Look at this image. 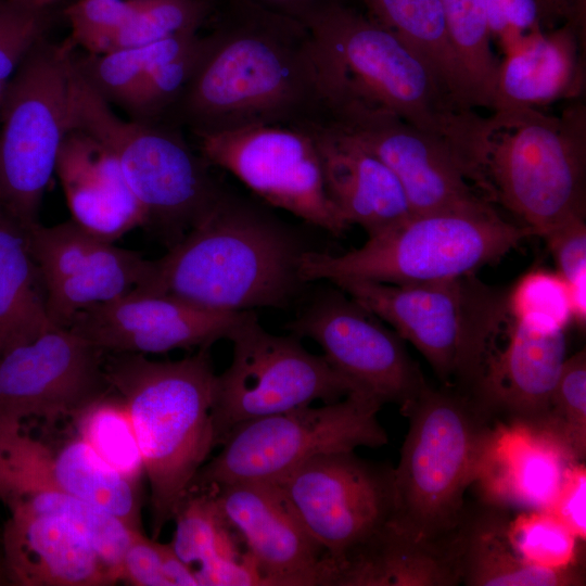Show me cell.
Wrapping results in <instances>:
<instances>
[{"label":"cell","mask_w":586,"mask_h":586,"mask_svg":"<svg viewBox=\"0 0 586 586\" xmlns=\"http://www.w3.org/2000/svg\"><path fill=\"white\" fill-rule=\"evenodd\" d=\"M68 125L94 137L114 155L146 225L160 230L169 246L198 222L225 187L181 128L118 117L79 72L73 55Z\"/></svg>","instance_id":"8"},{"label":"cell","mask_w":586,"mask_h":586,"mask_svg":"<svg viewBox=\"0 0 586 586\" xmlns=\"http://www.w3.org/2000/svg\"><path fill=\"white\" fill-rule=\"evenodd\" d=\"M195 138L212 167L232 174L265 204L335 237L348 229L328 193L317 146L306 129L259 125Z\"/></svg>","instance_id":"13"},{"label":"cell","mask_w":586,"mask_h":586,"mask_svg":"<svg viewBox=\"0 0 586 586\" xmlns=\"http://www.w3.org/2000/svg\"><path fill=\"white\" fill-rule=\"evenodd\" d=\"M383 405L354 392L320 407L310 405L234 426L219 453L205 462L190 491L244 481H277L305 461L388 441L377 415Z\"/></svg>","instance_id":"11"},{"label":"cell","mask_w":586,"mask_h":586,"mask_svg":"<svg viewBox=\"0 0 586 586\" xmlns=\"http://www.w3.org/2000/svg\"><path fill=\"white\" fill-rule=\"evenodd\" d=\"M247 311L211 309L170 295L131 291L81 310L68 328L105 353L157 354L228 340Z\"/></svg>","instance_id":"21"},{"label":"cell","mask_w":586,"mask_h":586,"mask_svg":"<svg viewBox=\"0 0 586 586\" xmlns=\"http://www.w3.org/2000/svg\"><path fill=\"white\" fill-rule=\"evenodd\" d=\"M228 340L232 342V358L229 367L216 374L212 406L216 447L243 422L315 400L334 403L361 392L323 355L309 353L300 337L265 330L253 310Z\"/></svg>","instance_id":"12"},{"label":"cell","mask_w":586,"mask_h":586,"mask_svg":"<svg viewBox=\"0 0 586 586\" xmlns=\"http://www.w3.org/2000/svg\"><path fill=\"white\" fill-rule=\"evenodd\" d=\"M297 235L266 206L224 187L133 291L226 311L286 307L306 284Z\"/></svg>","instance_id":"2"},{"label":"cell","mask_w":586,"mask_h":586,"mask_svg":"<svg viewBox=\"0 0 586 586\" xmlns=\"http://www.w3.org/2000/svg\"><path fill=\"white\" fill-rule=\"evenodd\" d=\"M508 343L489 357L474 393L495 420L539 426L566 359L565 330L543 331L510 319Z\"/></svg>","instance_id":"23"},{"label":"cell","mask_w":586,"mask_h":586,"mask_svg":"<svg viewBox=\"0 0 586 586\" xmlns=\"http://www.w3.org/2000/svg\"><path fill=\"white\" fill-rule=\"evenodd\" d=\"M309 28L329 104L355 102L392 112L446 140L468 173L482 117L458 107L424 60L355 5L333 9Z\"/></svg>","instance_id":"3"},{"label":"cell","mask_w":586,"mask_h":586,"mask_svg":"<svg viewBox=\"0 0 586 586\" xmlns=\"http://www.w3.org/2000/svg\"><path fill=\"white\" fill-rule=\"evenodd\" d=\"M214 8L215 0H142L135 16L106 41L100 54L199 31Z\"/></svg>","instance_id":"38"},{"label":"cell","mask_w":586,"mask_h":586,"mask_svg":"<svg viewBox=\"0 0 586 586\" xmlns=\"http://www.w3.org/2000/svg\"><path fill=\"white\" fill-rule=\"evenodd\" d=\"M509 510L482 504L466 505L460 523L462 537L461 584L467 586H582L585 571L546 570L530 565L510 546L506 528Z\"/></svg>","instance_id":"29"},{"label":"cell","mask_w":586,"mask_h":586,"mask_svg":"<svg viewBox=\"0 0 586 586\" xmlns=\"http://www.w3.org/2000/svg\"><path fill=\"white\" fill-rule=\"evenodd\" d=\"M537 428L551 434L582 462L586 456V354L566 357L548 412Z\"/></svg>","instance_id":"40"},{"label":"cell","mask_w":586,"mask_h":586,"mask_svg":"<svg viewBox=\"0 0 586 586\" xmlns=\"http://www.w3.org/2000/svg\"><path fill=\"white\" fill-rule=\"evenodd\" d=\"M207 489L214 492L224 518L244 542L263 585L330 586L324 548L277 483L244 481Z\"/></svg>","instance_id":"19"},{"label":"cell","mask_w":586,"mask_h":586,"mask_svg":"<svg viewBox=\"0 0 586 586\" xmlns=\"http://www.w3.org/2000/svg\"><path fill=\"white\" fill-rule=\"evenodd\" d=\"M368 14L416 51L453 102L473 110L474 100L450 44L440 0H362Z\"/></svg>","instance_id":"31"},{"label":"cell","mask_w":586,"mask_h":586,"mask_svg":"<svg viewBox=\"0 0 586 586\" xmlns=\"http://www.w3.org/2000/svg\"><path fill=\"white\" fill-rule=\"evenodd\" d=\"M120 581L136 586H199L194 569L170 544L158 543L142 530L131 534L122 560Z\"/></svg>","instance_id":"41"},{"label":"cell","mask_w":586,"mask_h":586,"mask_svg":"<svg viewBox=\"0 0 586 586\" xmlns=\"http://www.w3.org/2000/svg\"><path fill=\"white\" fill-rule=\"evenodd\" d=\"M55 173L74 220L91 234L114 242L146 226L114 155L94 137L75 127L62 142Z\"/></svg>","instance_id":"26"},{"label":"cell","mask_w":586,"mask_h":586,"mask_svg":"<svg viewBox=\"0 0 586 586\" xmlns=\"http://www.w3.org/2000/svg\"><path fill=\"white\" fill-rule=\"evenodd\" d=\"M26 234L56 327H68L81 310L133 291L149 269L150 259L91 234L72 219L51 227L38 222Z\"/></svg>","instance_id":"18"},{"label":"cell","mask_w":586,"mask_h":586,"mask_svg":"<svg viewBox=\"0 0 586 586\" xmlns=\"http://www.w3.org/2000/svg\"><path fill=\"white\" fill-rule=\"evenodd\" d=\"M308 25L324 13L354 5V0H239Z\"/></svg>","instance_id":"48"},{"label":"cell","mask_w":586,"mask_h":586,"mask_svg":"<svg viewBox=\"0 0 586 586\" xmlns=\"http://www.w3.org/2000/svg\"><path fill=\"white\" fill-rule=\"evenodd\" d=\"M51 24V12L28 9L0 0V105L20 63L43 37Z\"/></svg>","instance_id":"44"},{"label":"cell","mask_w":586,"mask_h":586,"mask_svg":"<svg viewBox=\"0 0 586 586\" xmlns=\"http://www.w3.org/2000/svg\"><path fill=\"white\" fill-rule=\"evenodd\" d=\"M104 354L68 327H54L0 358V418H74L111 388Z\"/></svg>","instance_id":"17"},{"label":"cell","mask_w":586,"mask_h":586,"mask_svg":"<svg viewBox=\"0 0 586 586\" xmlns=\"http://www.w3.org/2000/svg\"><path fill=\"white\" fill-rule=\"evenodd\" d=\"M198 65L161 122L194 137L328 119L329 99L309 28L239 0H215Z\"/></svg>","instance_id":"1"},{"label":"cell","mask_w":586,"mask_h":586,"mask_svg":"<svg viewBox=\"0 0 586 586\" xmlns=\"http://www.w3.org/2000/svg\"><path fill=\"white\" fill-rule=\"evenodd\" d=\"M555 258L557 272L569 286L573 322H586V224L585 217L572 218L543 237Z\"/></svg>","instance_id":"45"},{"label":"cell","mask_w":586,"mask_h":586,"mask_svg":"<svg viewBox=\"0 0 586 586\" xmlns=\"http://www.w3.org/2000/svg\"><path fill=\"white\" fill-rule=\"evenodd\" d=\"M54 327L26 229L0 209V358Z\"/></svg>","instance_id":"30"},{"label":"cell","mask_w":586,"mask_h":586,"mask_svg":"<svg viewBox=\"0 0 586 586\" xmlns=\"http://www.w3.org/2000/svg\"><path fill=\"white\" fill-rule=\"evenodd\" d=\"M585 36L566 22L522 36L500 61L493 110L576 99L585 87Z\"/></svg>","instance_id":"27"},{"label":"cell","mask_w":586,"mask_h":586,"mask_svg":"<svg viewBox=\"0 0 586 586\" xmlns=\"http://www.w3.org/2000/svg\"><path fill=\"white\" fill-rule=\"evenodd\" d=\"M56 488L89 501L141 530L139 484L107 463L77 434L56 448L0 418V498L26 486Z\"/></svg>","instance_id":"20"},{"label":"cell","mask_w":586,"mask_h":586,"mask_svg":"<svg viewBox=\"0 0 586 586\" xmlns=\"http://www.w3.org/2000/svg\"><path fill=\"white\" fill-rule=\"evenodd\" d=\"M328 124L379 157L399 180L413 215L496 212L454 148L398 115L355 102L330 104Z\"/></svg>","instance_id":"14"},{"label":"cell","mask_w":586,"mask_h":586,"mask_svg":"<svg viewBox=\"0 0 586 586\" xmlns=\"http://www.w3.org/2000/svg\"><path fill=\"white\" fill-rule=\"evenodd\" d=\"M204 44L199 38L186 50L155 66L146 74L131 119L160 122L176 103L198 65Z\"/></svg>","instance_id":"42"},{"label":"cell","mask_w":586,"mask_h":586,"mask_svg":"<svg viewBox=\"0 0 586 586\" xmlns=\"http://www.w3.org/2000/svg\"><path fill=\"white\" fill-rule=\"evenodd\" d=\"M330 282L411 343L443 385L472 395L509 320L508 290L475 273L403 285L354 278Z\"/></svg>","instance_id":"7"},{"label":"cell","mask_w":586,"mask_h":586,"mask_svg":"<svg viewBox=\"0 0 586 586\" xmlns=\"http://www.w3.org/2000/svg\"><path fill=\"white\" fill-rule=\"evenodd\" d=\"M537 2L544 15L546 30L557 27L559 21H566L585 33L582 0H537Z\"/></svg>","instance_id":"49"},{"label":"cell","mask_w":586,"mask_h":586,"mask_svg":"<svg viewBox=\"0 0 586 586\" xmlns=\"http://www.w3.org/2000/svg\"><path fill=\"white\" fill-rule=\"evenodd\" d=\"M28 9L47 10L60 0H7Z\"/></svg>","instance_id":"50"},{"label":"cell","mask_w":586,"mask_h":586,"mask_svg":"<svg viewBox=\"0 0 586 586\" xmlns=\"http://www.w3.org/2000/svg\"><path fill=\"white\" fill-rule=\"evenodd\" d=\"M492 37L504 52L522 36L546 30L537 0H483Z\"/></svg>","instance_id":"46"},{"label":"cell","mask_w":586,"mask_h":586,"mask_svg":"<svg viewBox=\"0 0 586 586\" xmlns=\"http://www.w3.org/2000/svg\"><path fill=\"white\" fill-rule=\"evenodd\" d=\"M462 537L418 542L387 522L331 562V586H455L461 584Z\"/></svg>","instance_id":"28"},{"label":"cell","mask_w":586,"mask_h":586,"mask_svg":"<svg viewBox=\"0 0 586 586\" xmlns=\"http://www.w3.org/2000/svg\"><path fill=\"white\" fill-rule=\"evenodd\" d=\"M303 129L315 141L328 193L349 226L371 237L413 215L399 180L379 157L331 124Z\"/></svg>","instance_id":"25"},{"label":"cell","mask_w":586,"mask_h":586,"mask_svg":"<svg viewBox=\"0 0 586 586\" xmlns=\"http://www.w3.org/2000/svg\"><path fill=\"white\" fill-rule=\"evenodd\" d=\"M2 547L4 566L13 585L103 586L117 583L89 539L61 518L12 510L4 524Z\"/></svg>","instance_id":"24"},{"label":"cell","mask_w":586,"mask_h":586,"mask_svg":"<svg viewBox=\"0 0 586 586\" xmlns=\"http://www.w3.org/2000/svg\"><path fill=\"white\" fill-rule=\"evenodd\" d=\"M0 500L12 510L61 518L80 531L93 545L103 562L120 582L124 552L133 531L104 509L74 495L49 486L33 485L15 489Z\"/></svg>","instance_id":"32"},{"label":"cell","mask_w":586,"mask_h":586,"mask_svg":"<svg viewBox=\"0 0 586 586\" xmlns=\"http://www.w3.org/2000/svg\"><path fill=\"white\" fill-rule=\"evenodd\" d=\"M506 535L512 549L530 565L555 571L582 565V540L548 509L522 510L509 519Z\"/></svg>","instance_id":"37"},{"label":"cell","mask_w":586,"mask_h":586,"mask_svg":"<svg viewBox=\"0 0 586 586\" xmlns=\"http://www.w3.org/2000/svg\"><path fill=\"white\" fill-rule=\"evenodd\" d=\"M409 421L397 467L390 524L418 542L454 538L495 420L458 387L429 384L402 412Z\"/></svg>","instance_id":"6"},{"label":"cell","mask_w":586,"mask_h":586,"mask_svg":"<svg viewBox=\"0 0 586 586\" xmlns=\"http://www.w3.org/2000/svg\"><path fill=\"white\" fill-rule=\"evenodd\" d=\"M272 482L330 562L367 540L392 517L393 467L366 460L355 450L316 456Z\"/></svg>","instance_id":"16"},{"label":"cell","mask_w":586,"mask_h":586,"mask_svg":"<svg viewBox=\"0 0 586 586\" xmlns=\"http://www.w3.org/2000/svg\"><path fill=\"white\" fill-rule=\"evenodd\" d=\"M550 510L582 542L586 539V468L574 463L566 472Z\"/></svg>","instance_id":"47"},{"label":"cell","mask_w":586,"mask_h":586,"mask_svg":"<svg viewBox=\"0 0 586 586\" xmlns=\"http://www.w3.org/2000/svg\"><path fill=\"white\" fill-rule=\"evenodd\" d=\"M285 329L315 341L334 370L400 413L428 385L405 341L340 289L317 292Z\"/></svg>","instance_id":"15"},{"label":"cell","mask_w":586,"mask_h":586,"mask_svg":"<svg viewBox=\"0 0 586 586\" xmlns=\"http://www.w3.org/2000/svg\"><path fill=\"white\" fill-rule=\"evenodd\" d=\"M75 46L43 37L12 76L0 105V209L25 229L38 224L68 131Z\"/></svg>","instance_id":"10"},{"label":"cell","mask_w":586,"mask_h":586,"mask_svg":"<svg viewBox=\"0 0 586 586\" xmlns=\"http://www.w3.org/2000/svg\"><path fill=\"white\" fill-rule=\"evenodd\" d=\"M76 434L128 480L144 475L137 436L122 397L110 390L73 418Z\"/></svg>","instance_id":"36"},{"label":"cell","mask_w":586,"mask_h":586,"mask_svg":"<svg viewBox=\"0 0 586 586\" xmlns=\"http://www.w3.org/2000/svg\"><path fill=\"white\" fill-rule=\"evenodd\" d=\"M448 38L470 87L475 107L493 109L500 60L483 0H440Z\"/></svg>","instance_id":"34"},{"label":"cell","mask_w":586,"mask_h":586,"mask_svg":"<svg viewBox=\"0 0 586 586\" xmlns=\"http://www.w3.org/2000/svg\"><path fill=\"white\" fill-rule=\"evenodd\" d=\"M508 313L543 331L566 330L573 322L569 286L557 271L533 269L508 290Z\"/></svg>","instance_id":"39"},{"label":"cell","mask_w":586,"mask_h":586,"mask_svg":"<svg viewBox=\"0 0 586 586\" xmlns=\"http://www.w3.org/2000/svg\"><path fill=\"white\" fill-rule=\"evenodd\" d=\"M211 347L179 360L114 353L104 359L111 388L124 400L150 487L156 539L190 492L215 445L212 406L216 373Z\"/></svg>","instance_id":"4"},{"label":"cell","mask_w":586,"mask_h":586,"mask_svg":"<svg viewBox=\"0 0 586 586\" xmlns=\"http://www.w3.org/2000/svg\"><path fill=\"white\" fill-rule=\"evenodd\" d=\"M173 521L176 528L169 544L187 564H198L195 570L243 556L212 489L190 491Z\"/></svg>","instance_id":"35"},{"label":"cell","mask_w":586,"mask_h":586,"mask_svg":"<svg viewBox=\"0 0 586 586\" xmlns=\"http://www.w3.org/2000/svg\"><path fill=\"white\" fill-rule=\"evenodd\" d=\"M199 31L181 33L137 48L119 49L102 54H77L74 63L91 87L110 104L132 115L146 74L156 64L189 48Z\"/></svg>","instance_id":"33"},{"label":"cell","mask_w":586,"mask_h":586,"mask_svg":"<svg viewBox=\"0 0 586 586\" xmlns=\"http://www.w3.org/2000/svg\"><path fill=\"white\" fill-rule=\"evenodd\" d=\"M532 234L497 212L412 215L344 254L307 250L300 275L305 283L337 278L396 285L445 280L498 262Z\"/></svg>","instance_id":"9"},{"label":"cell","mask_w":586,"mask_h":586,"mask_svg":"<svg viewBox=\"0 0 586 586\" xmlns=\"http://www.w3.org/2000/svg\"><path fill=\"white\" fill-rule=\"evenodd\" d=\"M482 193L544 237L586 213V107L560 115L536 107L495 110L483 117Z\"/></svg>","instance_id":"5"},{"label":"cell","mask_w":586,"mask_h":586,"mask_svg":"<svg viewBox=\"0 0 586 586\" xmlns=\"http://www.w3.org/2000/svg\"><path fill=\"white\" fill-rule=\"evenodd\" d=\"M142 0H78L64 10L71 42L100 54L106 41L138 12Z\"/></svg>","instance_id":"43"},{"label":"cell","mask_w":586,"mask_h":586,"mask_svg":"<svg viewBox=\"0 0 586 586\" xmlns=\"http://www.w3.org/2000/svg\"><path fill=\"white\" fill-rule=\"evenodd\" d=\"M576 462L566 447L540 428L494 422L472 485L482 504L502 509H549Z\"/></svg>","instance_id":"22"}]
</instances>
